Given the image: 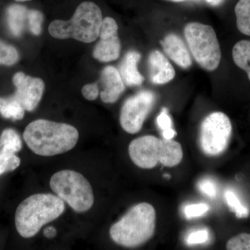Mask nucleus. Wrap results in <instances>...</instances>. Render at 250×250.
<instances>
[{"label": "nucleus", "instance_id": "f257e3e1", "mask_svg": "<svg viewBox=\"0 0 250 250\" xmlns=\"http://www.w3.org/2000/svg\"><path fill=\"white\" fill-rule=\"evenodd\" d=\"M23 139L36 154L52 156L73 149L78 142L79 131L75 126L65 123L36 120L27 125Z\"/></svg>", "mask_w": 250, "mask_h": 250}, {"label": "nucleus", "instance_id": "f03ea898", "mask_svg": "<svg viewBox=\"0 0 250 250\" xmlns=\"http://www.w3.org/2000/svg\"><path fill=\"white\" fill-rule=\"evenodd\" d=\"M65 208V202L57 195L49 193L31 195L23 200L16 209V229L22 238L34 237L44 225L60 217Z\"/></svg>", "mask_w": 250, "mask_h": 250}, {"label": "nucleus", "instance_id": "7ed1b4c3", "mask_svg": "<svg viewBox=\"0 0 250 250\" xmlns=\"http://www.w3.org/2000/svg\"><path fill=\"white\" fill-rule=\"evenodd\" d=\"M156 211L150 204L143 202L131 208L110 229L115 243L126 248L142 246L155 233Z\"/></svg>", "mask_w": 250, "mask_h": 250}, {"label": "nucleus", "instance_id": "20e7f679", "mask_svg": "<svg viewBox=\"0 0 250 250\" xmlns=\"http://www.w3.org/2000/svg\"><path fill=\"white\" fill-rule=\"evenodd\" d=\"M103 18L101 9L91 1L79 5L70 21L57 20L49 24V32L57 39H72L89 43L100 36Z\"/></svg>", "mask_w": 250, "mask_h": 250}, {"label": "nucleus", "instance_id": "39448f33", "mask_svg": "<svg viewBox=\"0 0 250 250\" xmlns=\"http://www.w3.org/2000/svg\"><path fill=\"white\" fill-rule=\"evenodd\" d=\"M129 154L135 165L143 169L154 168L158 164L174 167L183 159V150L178 142L149 135L131 141Z\"/></svg>", "mask_w": 250, "mask_h": 250}, {"label": "nucleus", "instance_id": "423d86ee", "mask_svg": "<svg viewBox=\"0 0 250 250\" xmlns=\"http://www.w3.org/2000/svg\"><path fill=\"white\" fill-rule=\"evenodd\" d=\"M54 193L77 213L90 210L94 204L93 188L86 178L75 170L59 171L49 182Z\"/></svg>", "mask_w": 250, "mask_h": 250}, {"label": "nucleus", "instance_id": "0eeeda50", "mask_svg": "<svg viewBox=\"0 0 250 250\" xmlns=\"http://www.w3.org/2000/svg\"><path fill=\"white\" fill-rule=\"evenodd\" d=\"M184 36L192 57L207 71L218 68L222 54L213 28L208 24L193 22L184 27Z\"/></svg>", "mask_w": 250, "mask_h": 250}, {"label": "nucleus", "instance_id": "6e6552de", "mask_svg": "<svg viewBox=\"0 0 250 250\" xmlns=\"http://www.w3.org/2000/svg\"><path fill=\"white\" fill-rule=\"evenodd\" d=\"M232 132L229 118L223 112H213L202 121L200 146L208 156H218L226 150Z\"/></svg>", "mask_w": 250, "mask_h": 250}, {"label": "nucleus", "instance_id": "1a4fd4ad", "mask_svg": "<svg viewBox=\"0 0 250 250\" xmlns=\"http://www.w3.org/2000/svg\"><path fill=\"white\" fill-rule=\"evenodd\" d=\"M155 100V95L149 90H143L126 100L120 116L123 129L131 134L139 132Z\"/></svg>", "mask_w": 250, "mask_h": 250}, {"label": "nucleus", "instance_id": "9d476101", "mask_svg": "<svg viewBox=\"0 0 250 250\" xmlns=\"http://www.w3.org/2000/svg\"><path fill=\"white\" fill-rule=\"evenodd\" d=\"M118 26L113 18L103 19L100 28V40L93 50L94 58L101 62H110L119 58L121 44L118 35Z\"/></svg>", "mask_w": 250, "mask_h": 250}, {"label": "nucleus", "instance_id": "9b49d317", "mask_svg": "<svg viewBox=\"0 0 250 250\" xmlns=\"http://www.w3.org/2000/svg\"><path fill=\"white\" fill-rule=\"evenodd\" d=\"M16 93L13 97L22 105L25 111L35 109L43 95L45 83L42 80L27 76L23 72H17L13 78Z\"/></svg>", "mask_w": 250, "mask_h": 250}, {"label": "nucleus", "instance_id": "f8f14e48", "mask_svg": "<svg viewBox=\"0 0 250 250\" xmlns=\"http://www.w3.org/2000/svg\"><path fill=\"white\" fill-rule=\"evenodd\" d=\"M102 90L100 98L104 103H116L125 91V84L118 69L113 66L104 67L100 77Z\"/></svg>", "mask_w": 250, "mask_h": 250}, {"label": "nucleus", "instance_id": "ddd939ff", "mask_svg": "<svg viewBox=\"0 0 250 250\" xmlns=\"http://www.w3.org/2000/svg\"><path fill=\"white\" fill-rule=\"evenodd\" d=\"M149 79L154 84L168 83L175 77V70L168 59L160 51L154 50L148 58Z\"/></svg>", "mask_w": 250, "mask_h": 250}, {"label": "nucleus", "instance_id": "4468645a", "mask_svg": "<svg viewBox=\"0 0 250 250\" xmlns=\"http://www.w3.org/2000/svg\"><path fill=\"white\" fill-rule=\"evenodd\" d=\"M161 43L167 57L179 67L187 69L191 66L192 62L190 52L180 36L171 33L165 36Z\"/></svg>", "mask_w": 250, "mask_h": 250}, {"label": "nucleus", "instance_id": "2eb2a0df", "mask_svg": "<svg viewBox=\"0 0 250 250\" xmlns=\"http://www.w3.org/2000/svg\"><path fill=\"white\" fill-rule=\"evenodd\" d=\"M141 58V54L136 51H130L125 54L118 70L125 85L136 86L142 84L144 77L138 70V62Z\"/></svg>", "mask_w": 250, "mask_h": 250}, {"label": "nucleus", "instance_id": "dca6fc26", "mask_svg": "<svg viewBox=\"0 0 250 250\" xmlns=\"http://www.w3.org/2000/svg\"><path fill=\"white\" fill-rule=\"evenodd\" d=\"M28 10L25 6L13 4L6 10V20L11 34L20 36L24 31L26 22H27Z\"/></svg>", "mask_w": 250, "mask_h": 250}, {"label": "nucleus", "instance_id": "f3484780", "mask_svg": "<svg viewBox=\"0 0 250 250\" xmlns=\"http://www.w3.org/2000/svg\"><path fill=\"white\" fill-rule=\"evenodd\" d=\"M233 60L235 64L248 74L250 81V41L243 40L233 46Z\"/></svg>", "mask_w": 250, "mask_h": 250}, {"label": "nucleus", "instance_id": "a211bd4d", "mask_svg": "<svg viewBox=\"0 0 250 250\" xmlns=\"http://www.w3.org/2000/svg\"><path fill=\"white\" fill-rule=\"evenodd\" d=\"M24 108L14 98H0V114L6 119H12L14 121H20L24 118Z\"/></svg>", "mask_w": 250, "mask_h": 250}, {"label": "nucleus", "instance_id": "6ab92c4d", "mask_svg": "<svg viewBox=\"0 0 250 250\" xmlns=\"http://www.w3.org/2000/svg\"><path fill=\"white\" fill-rule=\"evenodd\" d=\"M235 14L238 31L250 36V0H239L235 6Z\"/></svg>", "mask_w": 250, "mask_h": 250}, {"label": "nucleus", "instance_id": "aec40b11", "mask_svg": "<svg viewBox=\"0 0 250 250\" xmlns=\"http://www.w3.org/2000/svg\"><path fill=\"white\" fill-rule=\"evenodd\" d=\"M22 143L21 137L15 130L6 129L0 136V149L17 153L22 149Z\"/></svg>", "mask_w": 250, "mask_h": 250}, {"label": "nucleus", "instance_id": "412c9836", "mask_svg": "<svg viewBox=\"0 0 250 250\" xmlns=\"http://www.w3.org/2000/svg\"><path fill=\"white\" fill-rule=\"evenodd\" d=\"M21 165V159L15 153L0 149V175L16 170Z\"/></svg>", "mask_w": 250, "mask_h": 250}, {"label": "nucleus", "instance_id": "4be33fe9", "mask_svg": "<svg viewBox=\"0 0 250 250\" xmlns=\"http://www.w3.org/2000/svg\"><path fill=\"white\" fill-rule=\"evenodd\" d=\"M225 197L229 207L234 212L237 218H244L248 216L249 210L241 203L234 192L231 190H227Z\"/></svg>", "mask_w": 250, "mask_h": 250}, {"label": "nucleus", "instance_id": "5701e85b", "mask_svg": "<svg viewBox=\"0 0 250 250\" xmlns=\"http://www.w3.org/2000/svg\"><path fill=\"white\" fill-rule=\"evenodd\" d=\"M19 59L17 49L0 41V65L10 66L14 65Z\"/></svg>", "mask_w": 250, "mask_h": 250}, {"label": "nucleus", "instance_id": "b1692460", "mask_svg": "<svg viewBox=\"0 0 250 250\" xmlns=\"http://www.w3.org/2000/svg\"><path fill=\"white\" fill-rule=\"evenodd\" d=\"M229 250H250V233H242L229 240L226 245Z\"/></svg>", "mask_w": 250, "mask_h": 250}, {"label": "nucleus", "instance_id": "393cba45", "mask_svg": "<svg viewBox=\"0 0 250 250\" xmlns=\"http://www.w3.org/2000/svg\"><path fill=\"white\" fill-rule=\"evenodd\" d=\"M43 15L37 10H29L27 14V22L31 32L34 35H40L42 31V23Z\"/></svg>", "mask_w": 250, "mask_h": 250}, {"label": "nucleus", "instance_id": "a878e982", "mask_svg": "<svg viewBox=\"0 0 250 250\" xmlns=\"http://www.w3.org/2000/svg\"><path fill=\"white\" fill-rule=\"evenodd\" d=\"M209 209V207L206 204H195L188 205L184 208V215L188 219L202 216Z\"/></svg>", "mask_w": 250, "mask_h": 250}, {"label": "nucleus", "instance_id": "bb28decb", "mask_svg": "<svg viewBox=\"0 0 250 250\" xmlns=\"http://www.w3.org/2000/svg\"><path fill=\"white\" fill-rule=\"evenodd\" d=\"M209 233L207 229H199L192 231L187 237V243L188 245H197L205 243L208 241Z\"/></svg>", "mask_w": 250, "mask_h": 250}, {"label": "nucleus", "instance_id": "cd10ccee", "mask_svg": "<svg viewBox=\"0 0 250 250\" xmlns=\"http://www.w3.org/2000/svg\"><path fill=\"white\" fill-rule=\"evenodd\" d=\"M199 188L202 192L210 197H215L217 195L216 184L209 179H202L198 184Z\"/></svg>", "mask_w": 250, "mask_h": 250}, {"label": "nucleus", "instance_id": "c85d7f7f", "mask_svg": "<svg viewBox=\"0 0 250 250\" xmlns=\"http://www.w3.org/2000/svg\"><path fill=\"white\" fill-rule=\"evenodd\" d=\"M82 95L86 100L93 101L98 98L100 89L98 83H89L85 85L82 90Z\"/></svg>", "mask_w": 250, "mask_h": 250}, {"label": "nucleus", "instance_id": "c756f323", "mask_svg": "<svg viewBox=\"0 0 250 250\" xmlns=\"http://www.w3.org/2000/svg\"><path fill=\"white\" fill-rule=\"evenodd\" d=\"M156 122H157V124L159 125V127H160L163 131L172 128V121H171L170 116L167 114L166 108H164L160 113V115L157 117Z\"/></svg>", "mask_w": 250, "mask_h": 250}, {"label": "nucleus", "instance_id": "7c9ffc66", "mask_svg": "<svg viewBox=\"0 0 250 250\" xmlns=\"http://www.w3.org/2000/svg\"><path fill=\"white\" fill-rule=\"evenodd\" d=\"M43 234L46 238H52L57 235V229L54 227H47L43 231Z\"/></svg>", "mask_w": 250, "mask_h": 250}, {"label": "nucleus", "instance_id": "2f4dec72", "mask_svg": "<svg viewBox=\"0 0 250 250\" xmlns=\"http://www.w3.org/2000/svg\"><path fill=\"white\" fill-rule=\"evenodd\" d=\"M163 136H164V139L166 140H172L176 135V131H174L172 128L170 129L164 130L163 131Z\"/></svg>", "mask_w": 250, "mask_h": 250}, {"label": "nucleus", "instance_id": "473e14b6", "mask_svg": "<svg viewBox=\"0 0 250 250\" xmlns=\"http://www.w3.org/2000/svg\"><path fill=\"white\" fill-rule=\"evenodd\" d=\"M208 4L212 5L213 6H219V5L222 4L225 0H206Z\"/></svg>", "mask_w": 250, "mask_h": 250}, {"label": "nucleus", "instance_id": "72a5a7b5", "mask_svg": "<svg viewBox=\"0 0 250 250\" xmlns=\"http://www.w3.org/2000/svg\"><path fill=\"white\" fill-rule=\"evenodd\" d=\"M168 1H174V2H181V1H183L184 0H168Z\"/></svg>", "mask_w": 250, "mask_h": 250}, {"label": "nucleus", "instance_id": "f704fd0d", "mask_svg": "<svg viewBox=\"0 0 250 250\" xmlns=\"http://www.w3.org/2000/svg\"><path fill=\"white\" fill-rule=\"evenodd\" d=\"M16 1H19V2H24V1H31V0H15Z\"/></svg>", "mask_w": 250, "mask_h": 250}]
</instances>
